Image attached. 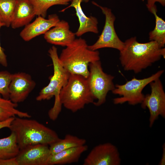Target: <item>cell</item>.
<instances>
[{"instance_id": "6da1fadb", "label": "cell", "mask_w": 165, "mask_h": 165, "mask_svg": "<svg viewBox=\"0 0 165 165\" xmlns=\"http://www.w3.org/2000/svg\"><path fill=\"white\" fill-rule=\"evenodd\" d=\"M162 57H165V48H160L155 41L139 42L135 37L126 40L119 51V59L124 70L135 74L151 66Z\"/></svg>"}, {"instance_id": "7a4b0ae2", "label": "cell", "mask_w": 165, "mask_h": 165, "mask_svg": "<svg viewBox=\"0 0 165 165\" xmlns=\"http://www.w3.org/2000/svg\"><path fill=\"white\" fill-rule=\"evenodd\" d=\"M9 128L15 134L20 149L37 144L50 145L60 139L55 131L35 119L16 116Z\"/></svg>"}, {"instance_id": "3957f363", "label": "cell", "mask_w": 165, "mask_h": 165, "mask_svg": "<svg viewBox=\"0 0 165 165\" xmlns=\"http://www.w3.org/2000/svg\"><path fill=\"white\" fill-rule=\"evenodd\" d=\"M99 55L97 50L89 49L86 41L80 37L75 39L63 49L59 57L62 66L70 74L79 75L87 78L89 64L100 61Z\"/></svg>"}, {"instance_id": "277c9868", "label": "cell", "mask_w": 165, "mask_h": 165, "mask_svg": "<svg viewBox=\"0 0 165 165\" xmlns=\"http://www.w3.org/2000/svg\"><path fill=\"white\" fill-rule=\"evenodd\" d=\"M53 65V73L48 84L40 91L36 97L38 101L49 100L53 97L55 101L53 107L49 111L48 115L51 120H56L61 112L62 105L60 99L61 91L67 83L70 74L62 66L59 59L57 49L53 46L48 50Z\"/></svg>"}, {"instance_id": "5b68a950", "label": "cell", "mask_w": 165, "mask_h": 165, "mask_svg": "<svg viewBox=\"0 0 165 165\" xmlns=\"http://www.w3.org/2000/svg\"><path fill=\"white\" fill-rule=\"evenodd\" d=\"M60 99L62 105L73 112L83 108L86 105L93 103L94 100L87 79L72 74L61 91Z\"/></svg>"}, {"instance_id": "8992f818", "label": "cell", "mask_w": 165, "mask_h": 165, "mask_svg": "<svg viewBox=\"0 0 165 165\" xmlns=\"http://www.w3.org/2000/svg\"><path fill=\"white\" fill-rule=\"evenodd\" d=\"M164 72L163 70H160L147 78L138 79L134 77L123 84H116L112 92L120 97L114 98L113 103L118 105L127 102L133 105L141 104L145 96L142 92L144 88L151 82L160 78Z\"/></svg>"}, {"instance_id": "52a82bcc", "label": "cell", "mask_w": 165, "mask_h": 165, "mask_svg": "<svg viewBox=\"0 0 165 165\" xmlns=\"http://www.w3.org/2000/svg\"><path fill=\"white\" fill-rule=\"evenodd\" d=\"M89 67V74L86 79L93 96L97 100L93 104L100 106L105 102L108 92L115 89L114 77L103 71L100 61L90 63Z\"/></svg>"}, {"instance_id": "ba28073f", "label": "cell", "mask_w": 165, "mask_h": 165, "mask_svg": "<svg viewBox=\"0 0 165 165\" xmlns=\"http://www.w3.org/2000/svg\"><path fill=\"white\" fill-rule=\"evenodd\" d=\"M94 5L99 7L105 16V22L103 30L97 41L93 45H88V48L92 50H97L103 48H112L119 51L124 46L123 42L118 36L114 27L116 17L111 9L102 6L94 2H92Z\"/></svg>"}, {"instance_id": "9c48e42d", "label": "cell", "mask_w": 165, "mask_h": 165, "mask_svg": "<svg viewBox=\"0 0 165 165\" xmlns=\"http://www.w3.org/2000/svg\"><path fill=\"white\" fill-rule=\"evenodd\" d=\"M150 94L145 95L141 103V107L149 111V126L152 127L159 116L165 118V93L160 78L151 82Z\"/></svg>"}, {"instance_id": "30bf717a", "label": "cell", "mask_w": 165, "mask_h": 165, "mask_svg": "<svg viewBox=\"0 0 165 165\" xmlns=\"http://www.w3.org/2000/svg\"><path fill=\"white\" fill-rule=\"evenodd\" d=\"M121 158L117 148L109 142L98 145L84 159L83 165H119Z\"/></svg>"}, {"instance_id": "8fae6325", "label": "cell", "mask_w": 165, "mask_h": 165, "mask_svg": "<svg viewBox=\"0 0 165 165\" xmlns=\"http://www.w3.org/2000/svg\"><path fill=\"white\" fill-rule=\"evenodd\" d=\"M35 86L29 74L23 72L12 74L9 87V99L17 104L24 101Z\"/></svg>"}, {"instance_id": "7c38bea8", "label": "cell", "mask_w": 165, "mask_h": 165, "mask_svg": "<svg viewBox=\"0 0 165 165\" xmlns=\"http://www.w3.org/2000/svg\"><path fill=\"white\" fill-rule=\"evenodd\" d=\"M51 155L48 145L39 144L20 149L16 158L18 165H48Z\"/></svg>"}, {"instance_id": "4fadbf2b", "label": "cell", "mask_w": 165, "mask_h": 165, "mask_svg": "<svg viewBox=\"0 0 165 165\" xmlns=\"http://www.w3.org/2000/svg\"><path fill=\"white\" fill-rule=\"evenodd\" d=\"M60 20L56 14L50 15L47 19L38 16L32 22L25 26L20 33V36L24 41H29L37 36L44 34Z\"/></svg>"}, {"instance_id": "5bb4252c", "label": "cell", "mask_w": 165, "mask_h": 165, "mask_svg": "<svg viewBox=\"0 0 165 165\" xmlns=\"http://www.w3.org/2000/svg\"><path fill=\"white\" fill-rule=\"evenodd\" d=\"M69 28L67 21L60 20L44 34V38L50 44L66 47L75 39V33L71 31Z\"/></svg>"}, {"instance_id": "9a60e30c", "label": "cell", "mask_w": 165, "mask_h": 165, "mask_svg": "<svg viewBox=\"0 0 165 165\" xmlns=\"http://www.w3.org/2000/svg\"><path fill=\"white\" fill-rule=\"evenodd\" d=\"M89 0H72L70 5L62 9L60 12H64L66 9L71 7H74L76 11L79 24V28L75 33V35L80 37L88 32L98 34L99 32L97 19L95 17L90 16H87L83 12L81 7L82 2H87Z\"/></svg>"}, {"instance_id": "2e32d148", "label": "cell", "mask_w": 165, "mask_h": 165, "mask_svg": "<svg viewBox=\"0 0 165 165\" xmlns=\"http://www.w3.org/2000/svg\"><path fill=\"white\" fill-rule=\"evenodd\" d=\"M36 16L33 6L29 0H16L11 26L16 29L30 23Z\"/></svg>"}, {"instance_id": "e0dca14e", "label": "cell", "mask_w": 165, "mask_h": 165, "mask_svg": "<svg viewBox=\"0 0 165 165\" xmlns=\"http://www.w3.org/2000/svg\"><path fill=\"white\" fill-rule=\"evenodd\" d=\"M86 145L69 148L51 155L48 165H64L78 162L82 155L88 149Z\"/></svg>"}, {"instance_id": "ac0fdd59", "label": "cell", "mask_w": 165, "mask_h": 165, "mask_svg": "<svg viewBox=\"0 0 165 165\" xmlns=\"http://www.w3.org/2000/svg\"><path fill=\"white\" fill-rule=\"evenodd\" d=\"M86 143L85 139L67 134L63 139L60 138L49 145V148L51 155H53L69 148L83 145Z\"/></svg>"}, {"instance_id": "d6986e66", "label": "cell", "mask_w": 165, "mask_h": 165, "mask_svg": "<svg viewBox=\"0 0 165 165\" xmlns=\"http://www.w3.org/2000/svg\"><path fill=\"white\" fill-rule=\"evenodd\" d=\"M18 104L6 99L0 94V120L3 121L12 117L17 116L29 118L31 115L27 112L21 111L16 108Z\"/></svg>"}, {"instance_id": "ffe728a7", "label": "cell", "mask_w": 165, "mask_h": 165, "mask_svg": "<svg viewBox=\"0 0 165 165\" xmlns=\"http://www.w3.org/2000/svg\"><path fill=\"white\" fill-rule=\"evenodd\" d=\"M20 150L14 133L11 132L8 137L0 138V159L15 157Z\"/></svg>"}, {"instance_id": "44dd1931", "label": "cell", "mask_w": 165, "mask_h": 165, "mask_svg": "<svg viewBox=\"0 0 165 165\" xmlns=\"http://www.w3.org/2000/svg\"><path fill=\"white\" fill-rule=\"evenodd\" d=\"M155 12L152 13L155 17V26L149 33V41H155L160 48H163L165 44V21L159 16Z\"/></svg>"}, {"instance_id": "7402d4cb", "label": "cell", "mask_w": 165, "mask_h": 165, "mask_svg": "<svg viewBox=\"0 0 165 165\" xmlns=\"http://www.w3.org/2000/svg\"><path fill=\"white\" fill-rule=\"evenodd\" d=\"M32 5L36 16L45 18L48 9L56 5H67L72 0H29Z\"/></svg>"}, {"instance_id": "603a6c76", "label": "cell", "mask_w": 165, "mask_h": 165, "mask_svg": "<svg viewBox=\"0 0 165 165\" xmlns=\"http://www.w3.org/2000/svg\"><path fill=\"white\" fill-rule=\"evenodd\" d=\"M16 0H0V15L5 26L9 27L13 19Z\"/></svg>"}, {"instance_id": "cb8c5ba5", "label": "cell", "mask_w": 165, "mask_h": 165, "mask_svg": "<svg viewBox=\"0 0 165 165\" xmlns=\"http://www.w3.org/2000/svg\"><path fill=\"white\" fill-rule=\"evenodd\" d=\"M12 75L7 71H0V94L6 99H9V87Z\"/></svg>"}, {"instance_id": "d4e9b609", "label": "cell", "mask_w": 165, "mask_h": 165, "mask_svg": "<svg viewBox=\"0 0 165 165\" xmlns=\"http://www.w3.org/2000/svg\"><path fill=\"white\" fill-rule=\"evenodd\" d=\"M156 2H159L163 6H165V0H147L146 7L152 14L155 12L157 11L156 6L155 5Z\"/></svg>"}, {"instance_id": "484cf974", "label": "cell", "mask_w": 165, "mask_h": 165, "mask_svg": "<svg viewBox=\"0 0 165 165\" xmlns=\"http://www.w3.org/2000/svg\"><path fill=\"white\" fill-rule=\"evenodd\" d=\"M5 26L4 24L2 22H0V29L1 27ZM0 64L3 66L7 67V62L6 56L5 54L4 49L2 47L0 42Z\"/></svg>"}, {"instance_id": "4316f807", "label": "cell", "mask_w": 165, "mask_h": 165, "mask_svg": "<svg viewBox=\"0 0 165 165\" xmlns=\"http://www.w3.org/2000/svg\"><path fill=\"white\" fill-rule=\"evenodd\" d=\"M0 165H18L16 157L6 159H0Z\"/></svg>"}, {"instance_id": "83f0119b", "label": "cell", "mask_w": 165, "mask_h": 165, "mask_svg": "<svg viewBox=\"0 0 165 165\" xmlns=\"http://www.w3.org/2000/svg\"><path fill=\"white\" fill-rule=\"evenodd\" d=\"M15 117H12L3 121L0 120V130L4 128H9Z\"/></svg>"}, {"instance_id": "f1b7e54d", "label": "cell", "mask_w": 165, "mask_h": 165, "mask_svg": "<svg viewBox=\"0 0 165 165\" xmlns=\"http://www.w3.org/2000/svg\"><path fill=\"white\" fill-rule=\"evenodd\" d=\"M163 152L161 160L159 163V165H165V144L164 143L162 145Z\"/></svg>"}, {"instance_id": "f546056e", "label": "cell", "mask_w": 165, "mask_h": 165, "mask_svg": "<svg viewBox=\"0 0 165 165\" xmlns=\"http://www.w3.org/2000/svg\"><path fill=\"white\" fill-rule=\"evenodd\" d=\"M0 22L2 23V20L1 19V17L0 15ZM5 25V24H4Z\"/></svg>"}, {"instance_id": "4dcf8cb0", "label": "cell", "mask_w": 165, "mask_h": 165, "mask_svg": "<svg viewBox=\"0 0 165 165\" xmlns=\"http://www.w3.org/2000/svg\"><path fill=\"white\" fill-rule=\"evenodd\" d=\"M142 1H144V0H141Z\"/></svg>"}]
</instances>
